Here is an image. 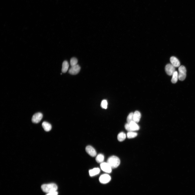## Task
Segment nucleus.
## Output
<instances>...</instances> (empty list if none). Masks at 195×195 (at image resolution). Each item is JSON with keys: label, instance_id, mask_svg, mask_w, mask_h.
<instances>
[{"label": "nucleus", "instance_id": "1", "mask_svg": "<svg viewBox=\"0 0 195 195\" xmlns=\"http://www.w3.org/2000/svg\"><path fill=\"white\" fill-rule=\"evenodd\" d=\"M41 189L43 192L46 193H49L56 191L58 187L55 183H51L43 184Z\"/></svg>", "mask_w": 195, "mask_h": 195}, {"label": "nucleus", "instance_id": "2", "mask_svg": "<svg viewBox=\"0 0 195 195\" xmlns=\"http://www.w3.org/2000/svg\"><path fill=\"white\" fill-rule=\"evenodd\" d=\"M108 163L112 169L116 168L119 166L120 161L119 158L115 156H112L107 160Z\"/></svg>", "mask_w": 195, "mask_h": 195}, {"label": "nucleus", "instance_id": "3", "mask_svg": "<svg viewBox=\"0 0 195 195\" xmlns=\"http://www.w3.org/2000/svg\"><path fill=\"white\" fill-rule=\"evenodd\" d=\"M178 70L179 79L180 81H183L186 79V68L184 66L182 65L179 67Z\"/></svg>", "mask_w": 195, "mask_h": 195}, {"label": "nucleus", "instance_id": "4", "mask_svg": "<svg viewBox=\"0 0 195 195\" xmlns=\"http://www.w3.org/2000/svg\"><path fill=\"white\" fill-rule=\"evenodd\" d=\"M100 167L103 171L108 173H110L112 171V168L109 164L107 162H103L101 163Z\"/></svg>", "mask_w": 195, "mask_h": 195}, {"label": "nucleus", "instance_id": "5", "mask_svg": "<svg viewBox=\"0 0 195 195\" xmlns=\"http://www.w3.org/2000/svg\"><path fill=\"white\" fill-rule=\"evenodd\" d=\"M165 70L167 74L169 76L172 75L175 71V67L170 64H168L165 66Z\"/></svg>", "mask_w": 195, "mask_h": 195}, {"label": "nucleus", "instance_id": "6", "mask_svg": "<svg viewBox=\"0 0 195 195\" xmlns=\"http://www.w3.org/2000/svg\"><path fill=\"white\" fill-rule=\"evenodd\" d=\"M43 117V114L41 113H36L32 116V121L33 123H38L41 121Z\"/></svg>", "mask_w": 195, "mask_h": 195}, {"label": "nucleus", "instance_id": "7", "mask_svg": "<svg viewBox=\"0 0 195 195\" xmlns=\"http://www.w3.org/2000/svg\"><path fill=\"white\" fill-rule=\"evenodd\" d=\"M111 180V177L108 174H104L102 175L99 178L100 182L103 184H106L109 182Z\"/></svg>", "mask_w": 195, "mask_h": 195}, {"label": "nucleus", "instance_id": "8", "mask_svg": "<svg viewBox=\"0 0 195 195\" xmlns=\"http://www.w3.org/2000/svg\"><path fill=\"white\" fill-rule=\"evenodd\" d=\"M81 69V67L78 65L74 66H71L69 70V72L70 74L75 75L79 73Z\"/></svg>", "mask_w": 195, "mask_h": 195}, {"label": "nucleus", "instance_id": "9", "mask_svg": "<svg viewBox=\"0 0 195 195\" xmlns=\"http://www.w3.org/2000/svg\"><path fill=\"white\" fill-rule=\"evenodd\" d=\"M86 152L90 155L92 157H95L96 152L95 149L92 146L89 145L87 146L85 149Z\"/></svg>", "mask_w": 195, "mask_h": 195}, {"label": "nucleus", "instance_id": "10", "mask_svg": "<svg viewBox=\"0 0 195 195\" xmlns=\"http://www.w3.org/2000/svg\"><path fill=\"white\" fill-rule=\"evenodd\" d=\"M170 60L171 64L175 67H178L180 66V62L176 57L172 56L170 58Z\"/></svg>", "mask_w": 195, "mask_h": 195}, {"label": "nucleus", "instance_id": "11", "mask_svg": "<svg viewBox=\"0 0 195 195\" xmlns=\"http://www.w3.org/2000/svg\"><path fill=\"white\" fill-rule=\"evenodd\" d=\"M129 124L131 131L138 130L140 129L139 125L134 121L131 122Z\"/></svg>", "mask_w": 195, "mask_h": 195}, {"label": "nucleus", "instance_id": "12", "mask_svg": "<svg viewBox=\"0 0 195 195\" xmlns=\"http://www.w3.org/2000/svg\"><path fill=\"white\" fill-rule=\"evenodd\" d=\"M141 118V114L138 111H135L134 113L133 121L137 123L139 122Z\"/></svg>", "mask_w": 195, "mask_h": 195}, {"label": "nucleus", "instance_id": "13", "mask_svg": "<svg viewBox=\"0 0 195 195\" xmlns=\"http://www.w3.org/2000/svg\"><path fill=\"white\" fill-rule=\"evenodd\" d=\"M43 128L46 131H50L52 128L51 125L48 123L44 121L43 122L42 124Z\"/></svg>", "mask_w": 195, "mask_h": 195}, {"label": "nucleus", "instance_id": "14", "mask_svg": "<svg viewBox=\"0 0 195 195\" xmlns=\"http://www.w3.org/2000/svg\"><path fill=\"white\" fill-rule=\"evenodd\" d=\"M100 172V170L98 168H95L89 171V174L91 177H93L98 174Z\"/></svg>", "mask_w": 195, "mask_h": 195}, {"label": "nucleus", "instance_id": "15", "mask_svg": "<svg viewBox=\"0 0 195 195\" xmlns=\"http://www.w3.org/2000/svg\"><path fill=\"white\" fill-rule=\"evenodd\" d=\"M69 64L67 61H64L62 65V71L63 73H65L66 72L69 68Z\"/></svg>", "mask_w": 195, "mask_h": 195}, {"label": "nucleus", "instance_id": "16", "mask_svg": "<svg viewBox=\"0 0 195 195\" xmlns=\"http://www.w3.org/2000/svg\"><path fill=\"white\" fill-rule=\"evenodd\" d=\"M171 82L173 84L176 83L179 79L178 74L177 71H175L172 75Z\"/></svg>", "mask_w": 195, "mask_h": 195}, {"label": "nucleus", "instance_id": "17", "mask_svg": "<svg viewBox=\"0 0 195 195\" xmlns=\"http://www.w3.org/2000/svg\"><path fill=\"white\" fill-rule=\"evenodd\" d=\"M104 159V155L100 154L97 155L96 158V160L97 162L102 163L103 162Z\"/></svg>", "mask_w": 195, "mask_h": 195}, {"label": "nucleus", "instance_id": "18", "mask_svg": "<svg viewBox=\"0 0 195 195\" xmlns=\"http://www.w3.org/2000/svg\"><path fill=\"white\" fill-rule=\"evenodd\" d=\"M126 134L123 132L120 133L118 135V138L120 142L124 141L126 139Z\"/></svg>", "mask_w": 195, "mask_h": 195}, {"label": "nucleus", "instance_id": "19", "mask_svg": "<svg viewBox=\"0 0 195 195\" xmlns=\"http://www.w3.org/2000/svg\"><path fill=\"white\" fill-rule=\"evenodd\" d=\"M127 136L129 139L133 138L138 135L137 133L133 132V131H130L127 133Z\"/></svg>", "mask_w": 195, "mask_h": 195}, {"label": "nucleus", "instance_id": "20", "mask_svg": "<svg viewBox=\"0 0 195 195\" xmlns=\"http://www.w3.org/2000/svg\"><path fill=\"white\" fill-rule=\"evenodd\" d=\"M134 113H130L127 118V121L128 123H130L131 122L134 121Z\"/></svg>", "mask_w": 195, "mask_h": 195}, {"label": "nucleus", "instance_id": "21", "mask_svg": "<svg viewBox=\"0 0 195 195\" xmlns=\"http://www.w3.org/2000/svg\"><path fill=\"white\" fill-rule=\"evenodd\" d=\"M78 60L75 57L72 58L70 60V64L71 66H73L77 65Z\"/></svg>", "mask_w": 195, "mask_h": 195}, {"label": "nucleus", "instance_id": "22", "mask_svg": "<svg viewBox=\"0 0 195 195\" xmlns=\"http://www.w3.org/2000/svg\"><path fill=\"white\" fill-rule=\"evenodd\" d=\"M107 105H108V103L106 100H104L102 101L101 106L102 108L105 109H107Z\"/></svg>", "mask_w": 195, "mask_h": 195}, {"label": "nucleus", "instance_id": "23", "mask_svg": "<svg viewBox=\"0 0 195 195\" xmlns=\"http://www.w3.org/2000/svg\"><path fill=\"white\" fill-rule=\"evenodd\" d=\"M58 192L56 191L47 193L46 195H58Z\"/></svg>", "mask_w": 195, "mask_h": 195}]
</instances>
